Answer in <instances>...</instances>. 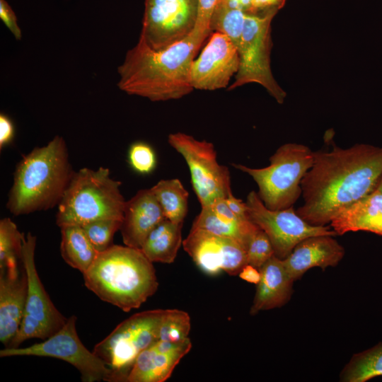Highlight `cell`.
I'll use <instances>...</instances> for the list:
<instances>
[{
	"label": "cell",
	"instance_id": "obj_34",
	"mask_svg": "<svg viewBox=\"0 0 382 382\" xmlns=\"http://www.w3.org/2000/svg\"><path fill=\"white\" fill-rule=\"evenodd\" d=\"M0 18L17 40L21 38V30L16 16L6 0H0Z\"/></svg>",
	"mask_w": 382,
	"mask_h": 382
},
{
	"label": "cell",
	"instance_id": "obj_16",
	"mask_svg": "<svg viewBox=\"0 0 382 382\" xmlns=\"http://www.w3.org/2000/svg\"><path fill=\"white\" fill-rule=\"evenodd\" d=\"M190 339L179 343L158 340L136 359L127 382H164L191 349Z\"/></svg>",
	"mask_w": 382,
	"mask_h": 382
},
{
	"label": "cell",
	"instance_id": "obj_20",
	"mask_svg": "<svg viewBox=\"0 0 382 382\" xmlns=\"http://www.w3.org/2000/svg\"><path fill=\"white\" fill-rule=\"evenodd\" d=\"M201 207L192 228L233 238L247 249L251 237L259 228L257 225L250 219H241L233 214L225 199Z\"/></svg>",
	"mask_w": 382,
	"mask_h": 382
},
{
	"label": "cell",
	"instance_id": "obj_32",
	"mask_svg": "<svg viewBox=\"0 0 382 382\" xmlns=\"http://www.w3.org/2000/svg\"><path fill=\"white\" fill-rule=\"evenodd\" d=\"M132 168L141 174H149L156 165V156L152 147L144 142L133 144L128 153Z\"/></svg>",
	"mask_w": 382,
	"mask_h": 382
},
{
	"label": "cell",
	"instance_id": "obj_17",
	"mask_svg": "<svg viewBox=\"0 0 382 382\" xmlns=\"http://www.w3.org/2000/svg\"><path fill=\"white\" fill-rule=\"evenodd\" d=\"M165 219L151 188L139 190L125 206L120 228L124 244L140 249L150 232Z\"/></svg>",
	"mask_w": 382,
	"mask_h": 382
},
{
	"label": "cell",
	"instance_id": "obj_11",
	"mask_svg": "<svg viewBox=\"0 0 382 382\" xmlns=\"http://www.w3.org/2000/svg\"><path fill=\"white\" fill-rule=\"evenodd\" d=\"M76 317H69L63 327L42 342L25 347H5L1 357L35 356L57 358L74 366L83 382H110L111 371L81 342L76 331Z\"/></svg>",
	"mask_w": 382,
	"mask_h": 382
},
{
	"label": "cell",
	"instance_id": "obj_30",
	"mask_svg": "<svg viewBox=\"0 0 382 382\" xmlns=\"http://www.w3.org/2000/svg\"><path fill=\"white\" fill-rule=\"evenodd\" d=\"M122 219H103L81 226L96 250L100 253L113 245L115 233L120 231Z\"/></svg>",
	"mask_w": 382,
	"mask_h": 382
},
{
	"label": "cell",
	"instance_id": "obj_19",
	"mask_svg": "<svg viewBox=\"0 0 382 382\" xmlns=\"http://www.w3.org/2000/svg\"><path fill=\"white\" fill-rule=\"evenodd\" d=\"M28 290L23 267L16 272L0 270V341L8 347L21 325Z\"/></svg>",
	"mask_w": 382,
	"mask_h": 382
},
{
	"label": "cell",
	"instance_id": "obj_27",
	"mask_svg": "<svg viewBox=\"0 0 382 382\" xmlns=\"http://www.w3.org/2000/svg\"><path fill=\"white\" fill-rule=\"evenodd\" d=\"M24 236L11 219L0 221V270L16 272L21 269Z\"/></svg>",
	"mask_w": 382,
	"mask_h": 382
},
{
	"label": "cell",
	"instance_id": "obj_29",
	"mask_svg": "<svg viewBox=\"0 0 382 382\" xmlns=\"http://www.w3.org/2000/svg\"><path fill=\"white\" fill-rule=\"evenodd\" d=\"M191 329L189 314L178 309H165L159 330L158 340L179 343L189 339Z\"/></svg>",
	"mask_w": 382,
	"mask_h": 382
},
{
	"label": "cell",
	"instance_id": "obj_33",
	"mask_svg": "<svg viewBox=\"0 0 382 382\" xmlns=\"http://www.w3.org/2000/svg\"><path fill=\"white\" fill-rule=\"evenodd\" d=\"M219 0H198V13L195 30L212 33L209 24Z\"/></svg>",
	"mask_w": 382,
	"mask_h": 382
},
{
	"label": "cell",
	"instance_id": "obj_37",
	"mask_svg": "<svg viewBox=\"0 0 382 382\" xmlns=\"http://www.w3.org/2000/svg\"><path fill=\"white\" fill-rule=\"evenodd\" d=\"M226 204L229 209L237 216L243 219H249L248 215V207L245 202L237 199L233 196V193H230L228 196L225 198Z\"/></svg>",
	"mask_w": 382,
	"mask_h": 382
},
{
	"label": "cell",
	"instance_id": "obj_21",
	"mask_svg": "<svg viewBox=\"0 0 382 382\" xmlns=\"http://www.w3.org/2000/svg\"><path fill=\"white\" fill-rule=\"evenodd\" d=\"M261 278L250 313L254 316L262 311L279 308L286 304L292 294L294 280L288 274L283 260L275 255L260 269Z\"/></svg>",
	"mask_w": 382,
	"mask_h": 382
},
{
	"label": "cell",
	"instance_id": "obj_18",
	"mask_svg": "<svg viewBox=\"0 0 382 382\" xmlns=\"http://www.w3.org/2000/svg\"><path fill=\"white\" fill-rule=\"evenodd\" d=\"M345 248L333 236L320 235L308 237L294 248L291 254L282 260L284 267L295 281L309 269L335 267L345 255Z\"/></svg>",
	"mask_w": 382,
	"mask_h": 382
},
{
	"label": "cell",
	"instance_id": "obj_7",
	"mask_svg": "<svg viewBox=\"0 0 382 382\" xmlns=\"http://www.w3.org/2000/svg\"><path fill=\"white\" fill-rule=\"evenodd\" d=\"M165 309L137 313L120 323L93 352L111 371L110 382H127L139 354L158 340Z\"/></svg>",
	"mask_w": 382,
	"mask_h": 382
},
{
	"label": "cell",
	"instance_id": "obj_25",
	"mask_svg": "<svg viewBox=\"0 0 382 382\" xmlns=\"http://www.w3.org/2000/svg\"><path fill=\"white\" fill-rule=\"evenodd\" d=\"M151 190L166 219L175 223H183L187 214V190L179 179L161 180Z\"/></svg>",
	"mask_w": 382,
	"mask_h": 382
},
{
	"label": "cell",
	"instance_id": "obj_36",
	"mask_svg": "<svg viewBox=\"0 0 382 382\" xmlns=\"http://www.w3.org/2000/svg\"><path fill=\"white\" fill-rule=\"evenodd\" d=\"M14 134V128L11 120L4 114L0 115V147L9 143Z\"/></svg>",
	"mask_w": 382,
	"mask_h": 382
},
{
	"label": "cell",
	"instance_id": "obj_39",
	"mask_svg": "<svg viewBox=\"0 0 382 382\" xmlns=\"http://www.w3.org/2000/svg\"><path fill=\"white\" fill-rule=\"evenodd\" d=\"M374 191H376L377 192H378L379 194H381L382 195V176L379 179L378 183Z\"/></svg>",
	"mask_w": 382,
	"mask_h": 382
},
{
	"label": "cell",
	"instance_id": "obj_35",
	"mask_svg": "<svg viewBox=\"0 0 382 382\" xmlns=\"http://www.w3.org/2000/svg\"><path fill=\"white\" fill-rule=\"evenodd\" d=\"M286 0H252L251 14H260L271 10H279Z\"/></svg>",
	"mask_w": 382,
	"mask_h": 382
},
{
	"label": "cell",
	"instance_id": "obj_38",
	"mask_svg": "<svg viewBox=\"0 0 382 382\" xmlns=\"http://www.w3.org/2000/svg\"><path fill=\"white\" fill-rule=\"evenodd\" d=\"M238 275L242 279L255 284H257L261 278L260 270L250 264L245 265Z\"/></svg>",
	"mask_w": 382,
	"mask_h": 382
},
{
	"label": "cell",
	"instance_id": "obj_2",
	"mask_svg": "<svg viewBox=\"0 0 382 382\" xmlns=\"http://www.w3.org/2000/svg\"><path fill=\"white\" fill-rule=\"evenodd\" d=\"M210 32L194 30L185 39L161 50L141 39L129 50L117 69L119 88L152 101L180 99L194 89L191 67Z\"/></svg>",
	"mask_w": 382,
	"mask_h": 382
},
{
	"label": "cell",
	"instance_id": "obj_28",
	"mask_svg": "<svg viewBox=\"0 0 382 382\" xmlns=\"http://www.w3.org/2000/svg\"><path fill=\"white\" fill-rule=\"evenodd\" d=\"M246 13L219 0L211 18L210 30L228 36L238 49Z\"/></svg>",
	"mask_w": 382,
	"mask_h": 382
},
{
	"label": "cell",
	"instance_id": "obj_13",
	"mask_svg": "<svg viewBox=\"0 0 382 382\" xmlns=\"http://www.w3.org/2000/svg\"><path fill=\"white\" fill-rule=\"evenodd\" d=\"M198 0H145L141 38L161 50L179 42L195 29Z\"/></svg>",
	"mask_w": 382,
	"mask_h": 382
},
{
	"label": "cell",
	"instance_id": "obj_5",
	"mask_svg": "<svg viewBox=\"0 0 382 382\" xmlns=\"http://www.w3.org/2000/svg\"><path fill=\"white\" fill-rule=\"evenodd\" d=\"M120 185L107 168L74 172L58 204L57 224L81 226L103 219H122L126 201Z\"/></svg>",
	"mask_w": 382,
	"mask_h": 382
},
{
	"label": "cell",
	"instance_id": "obj_8",
	"mask_svg": "<svg viewBox=\"0 0 382 382\" xmlns=\"http://www.w3.org/2000/svg\"><path fill=\"white\" fill-rule=\"evenodd\" d=\"M277 11L246 13L238 47L240 66L228 91L256 83L266 88L279 103L284 102L286 92L274 79L270 67L271 22Z\"/></svg>",
	"mask_w": 382,
	"mask_h": 382
},
{
	"label": "cell",
	"instance_id": "obj_12",
	"mask_svg": "<svg viewBox=\"0 0 382 382\" xmlns=\"http://www.w3.org/2000/svg\"><path fill=\"white\" fill-rule=\"evenodd\" d=\"M245 203L249 219L267 235L274 255L281 260L289 256L298 243L308 237L337 235L330 226L308 224L294 207L279 210L267 209L255 191L248 193Z\"/></svg>",
	"mask_w": 382,
	"mask_h": 382
},
{
	"label": "cell",
	"instance_id": "obj_6",
	"mask_svg": "<svg viewBox=\"0 0 382 382\" xmlns=\"http://www.w3.org/2000/svg\"><path fill=\"white\" fill-rule=\"evenodd\" d=\"M314 162V151L306 145L287 143L270 157V165L253 168L231 163L249 175L256 183L257 192L269 209H284L294 206L302 194L301 180Z\"/></svg>",
	"mask_w": 382,
	"mask_h": 382
},
{
	"label": "cell",
	"instance_id": "obj_31",
	"mask_svg": "<svg viewBox=\"0 0 382 382\" xmlns=\"http://www.w3.org/2000/svg\"><path fill=\"white\" fill-rule=\"evenodd\" d=\"M246 253L248 264L258 269L274 255L270 238L265 231L260 228L251 237Z\"/></svg>",
	"mask_w": 382,
	"mask_h": 382
},
{
	"label": "cell",
	"instance_id": "obj_26",
	"mask_svg": "<svg viewBox=\"0 0 382 382\" xmlns=\"http://www.w3.org/2000/svg\"><path fill=\"white\" fill-rule=\"evenodd\" d=\"M382 376V342L354 354L341 372L345 382H365Z\"/></svg>",
	"mask_w": 382,
	"mask_h": 382
},
{
	"label": "cell",
	"instance_id": "obj_10",
	"mask_svg": "<svg viewBox=\"0 0 382 382\" xmlns=\"http://www.w3.org/2000/svg\"><path fill=\"white\" fill-rule=\"evenodd\" d=\"M168 142L186 161L201 207L225 199L232 192L230 171L217 161L212 143L183 132L170 134Z\"/></svg>",
	"mask_w": 382,
	"mask_h": 382
},
{
	"label": "cell",
	"instance_id": "obj_15",
	"mask_svg": "<svg viewBox=\"0 0 382 382\" xmlns=\"http://www.w3.org/2000/svg\"><path fill=\"white\" fill-rule=\"evenodd\" d=\"M240 66L237 47L226 35L214 32L191 67L194 89L214 91L226 88Z\"/></svg>",
	"mask_w": 382,
	"mask_h": 382
},
{
	"label": "cell",
	"instance_id": "obj_3",
	"mask_svg": "<svg viewBox=\"0 0 382 382\" xmlns=\"http://www.w3.org/2000/svg\"><path fill=\"white\" fill-rule=\"evenodd\" d=\"M86 286L125 312L138 308L158 289L156 270L140 249L112 245L83 273Z\"/></svg>",
	"mask_w": 382,
	"mask_h": 382
},
{
	"label": "cell",
	"instance_id": "obj_9",
	"mask_svg": "<svg viewBox=\"0 0 382 382\" xmlns=\"http://www.w3.org/2000/svg\"><path fill=\"white\" fill-rule=\"evenodd\" d=\"M36 237L28 232L23 238L22 261L27 276L28 290L23 316L19 329L7 347H17L31 338L45 340L66 323L54 306L39 277L35 263Z\"/></svg>",
	"mask_w": 382,
	"mask_h": 382
},
{
	"label": "cell",
	"instance_id": "obj_23",
	"mask_svg": "<svg viewBox=\"0 0 382 382\" xmlns=\"http://www.w3.org/2000/svg\"><path fill=\"white\" fill-rule=\"evenodd\" d=\"M183 224L163 219L150 232L140 250L152 262H173L183 245Z\"/></svg>",
	"mask_w": 382,
	"mask_h": 382
},
{
	"label": "cell",
	"instance_id": "obj_4",
	"mask_svg": "<svg viewBox=\"0 0 382 382\" xmlns=\"http://www.w3.org/2000/svg\"><path fill=\"white\" fill-rule=\"evenodd\" d=\"M62 137L35 148L18 163L7 209L14 215L49 209L58 204L74 174Z\"/></svg>",
	"mask_w": 382,
	"mask_h": 382
},
{
	"label": "cell",
	"instance_id": "obj_14",
	"mask_svg": "<svg viewBox=\"0 0 382 382\" xmlns=\"http://www.w3.org/2000/svg\"><path fill=\"white\" fill-rule=\"evenodd\" d=\"M184 250L195 265L211 276L225 272L238 274L248 264L246 249L237 241L205 230L191 228L183 241Z\"/></svg>",
	"mask_w": 382,
	"mask_h": 382
},
{
	"label": "cell",
	"instance_id": "obj_22",
	"mask_svg": "<svg viewBox=\"0 0 382 382\" xmlns=\"http://www.w3.org/2000/svg\"><path fill=\"white\" fill-rule=\"evenodd\" d=\"M330 226L337 235L364 231L382 236V195L373 191L341 212Z\"/></svg>",
	"mask_w": 382,
	"mask_h": 382
},
{
	"label": "cell",
	"instance_id": "obj_24",
	"mask_svg": "<svg viewBox=\"0 0 382 382\" xmlns=\"http://www.w3.org/2000/svg\"><path fill=\"white\" fill-rule=\"evenodd\" d=\"M59 228L62 257L69 265L84 273L94 262L99 253L91 243L82 226L66 225Z\"/></svg>",
	"mask_w": 382,
	"mask_h": 382
},
{
	"label": "cell",
	"instance_id": "obj_1",
	"mask_svg": "<svg viewBox=\"0 0 382 382\" xmlns=\"http://www.w3.org/2000/svg\"><path fill=\"white\" fill-rule=\"evenodd\" d=\"M382 176V147L357 144L314 151L301 180L303 204L296 211L313 226H326L341 212L374 191Z\"/></svg>",
	"mask_w": 382,
	"mask_h": 382
}]
</instances>
